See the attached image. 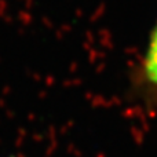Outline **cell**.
<instances>
[{"mask_svg": "<svg viewBox=\"0 0 157 157\" xmlns=\"http://www.w3.org/2000/svg\"><path fill=\"white\" fill-rule=\"evenodd\" d=\"M138 83L150 94H157V19L150 32L144 58L138 68Z\"/></svg>", "mask_w": 157, "mask_h": 157, "instance_id": "cell-1", "label": "cell"}]
</instances>
